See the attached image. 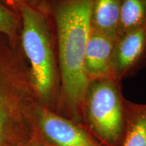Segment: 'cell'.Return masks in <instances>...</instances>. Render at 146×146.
<instances>
[{
  "label": "cell",
  "mask_w": 146,
  "mask_h": 146,
  "mask_svg": "<svg viewBox=\"0 0 146 146\" xmlns=\"http://www.w3.org/2000/svg\"><path fill=\"white\" fill-rule=\"evenodd\" d=\"M92 3L93 0H47L36 8L50 18L56 38L60 91L55 112L84 125L89 83L84 64Z\"/></svg>",
  "instance_id": "6da1fadb"
},
{
  "label": "cell",
  "mask_w": 146,
  "mask_h": 146,
  "mask_svg": "<svg viewBox=\"0 0 146 146\" xmlns=\"http://www.w3.org/2000/svg\"><path fill=\"white\" fill-rule=\"evenodd\" d=\"M39 105L20 43L0 35V146H25L36 131Z\"/></svg>",
  "instance_id": "7a4b0ae2"
},
{
  "label": "cell",
  "mask_w": 146,
  "mask_h": 146,
  "mask_svg": "<svg viewBox=\"0 0 146 146\" xmlns=\"http://www.w3.org/2000/svg\"><path fill=\"white\" fill-rule=\"evenodd\" d=\"M20 14V47L28 65L35 96L40 106L56 112L60 74L52 21L43 11L24 3Z\"/></svg>",
  "instance_id": "3957f363"
},
{
  "label": "cell",
  "mask_w": 146,
  "mask_h": 146,
  "mask_svg": "<svg viewBox=\"0 0 146 146\" xmlns=\"http://www.w3.org/2000/svg\"><path fill=\"white\" fill-rule=\"evenodd\" d=\"M84 115L87 129L104 145L121 146L125 112L120 82L113 79L89 81Z\"/></svg>",
  "instance_id": "277c9868"
},
{
  "label": "cell",
  "mask_w": 146,
  "mask_h": 146,
  "mask_svg": "<svg viewBox=\"0 0 146 146\" xmlns=\"http://www.w3.org/2000/svg\"><path fill=\"white\" fill-rule=\"evenodd\" d=\"M35 116L36 131L52 146H104L85 125L39 104Z\"/></svg>",
  "instance_id": "5b68a950"
},
{
  "label": "cell",
  "mask_w": 146,
  "mask_h": 146,
  "mask_svg": "<svg viewBox=\"0 0 146 146\" xmlns=\"http://www.w3.org/2000/svg\"><path fill=\"white\" fill-rule=\"evenodd\" d=\"M115 40L91 28L85 55V73L89 82L116 80L114 74Z\"/></svg>",
  "instance_id": "8992f818"
},
{
  "label": "cell",
  "mask_w": 146,
  "mask_h": 146,
  "mask_svg": "<svg viewBox=\"0 0 146 146\" xmlns=\"http://www.w3.org/2000/svg\"><path fill=\"white\" fill-rule=\"evenodd\" d=\"M146 54V25L116 40L114 54L115 79L120 82L140 64Z\"/></svg>",
  "instance_id": "52a82bcc"
},
{
  "label": "cell",
  "mask_w": 146,
  "mask_h": 146,
  "mask_svg": "<svg viewBox=\"0 0 146 146\" xmlns=\"http://www.w3.org/2000/svg\"><path fill=\"white\" fill-rule=\"evenodd\" d=\"M120 14V0H93L91 28L117 40Z\"/></svg>",
  "instance_id": "ba28073f"
},
{
  "label": "cell",
  "mask_w": 146,
  "mask_h": 146,
  "mask_svg": "<svg viewBox=\"0 0 146 146\" xmlns=\"http://www.w3.org/2000/svg\"><path fill=\"white\" fill-rule=\"evenodd\" d=\"M125 130L121 146H146V104L124 99Z\"/></svg>",
  "instance_id": "9c48e42d"
},
{
  "label": "cell",
  "mask_w": 146,
  "mask_h": 146,
  "mask_svg": "<svg viewBox=\"0 0 146 146\" xmlns=\"http://www.w3.org/2000/svg\"><path fill=\"white\" fill-rule=\"evenodd\" d=\"M146 25V0H120L118 39Z\"/></svg>",
  "instance_id": "30bf717a"
},
{
  "label": "cell",
  "mask_w": 146,
  "mask_h": 146,
  "mask_svg": "<svg viewBox=\"0 0 146 146\" xmlns=\"http://www.w3.org/2000/svg\"><path fill=\"white\" fill-rule=\"evenodd\" d=\"M21 28V14L0 3V35L7 36L14 43H20Z\"/></svg>",
  "instance_id": "8fae6325"
},
{
  "label": "cell",
  "mask_w": 146,
  "mask_h": 146,
  "mask_svg": "<svg viewBox=\"0 0 146 146\" xmlns=\"http://www.w3.org/2000/svg\"><path fill=\"white\" fill-rule=\"evenodd\" d=\"M25 146H52L42 137L37 131Z\"/></svg>",
  "instance_id": "7c38bea8"
},
{
  "label": "cell",
  "mask_w": 146,
  "mask_h": 146,
  "mask_svg": "<svg viewBox=\"0 0 146 146\" xmlns=\"http://www.w3.org/2000/svg\"><path fill=\"white\" fill-rule=\"evenodd\" d=\"M0 3L10 10L20 14V10L23 4V0H0Z\"/></svg>",
  "instance_id": "4fadbf2b"
},
{
  "label": "cell",
  "mask_w": 146,
  "mask_h": 146,
  "mask_svg": "<svg viewBox=\"0 0 146 146\" xmlns=\"http://www.w3.org/2000/svg\"><path fill=\"white\" fill-rule=\"evenodd\" d=\"M47 0H23L24 4H27L35 8H39L46 2Z\"/></svg>",
  "instance_id": "5bb4252c"
}]
</instances>
